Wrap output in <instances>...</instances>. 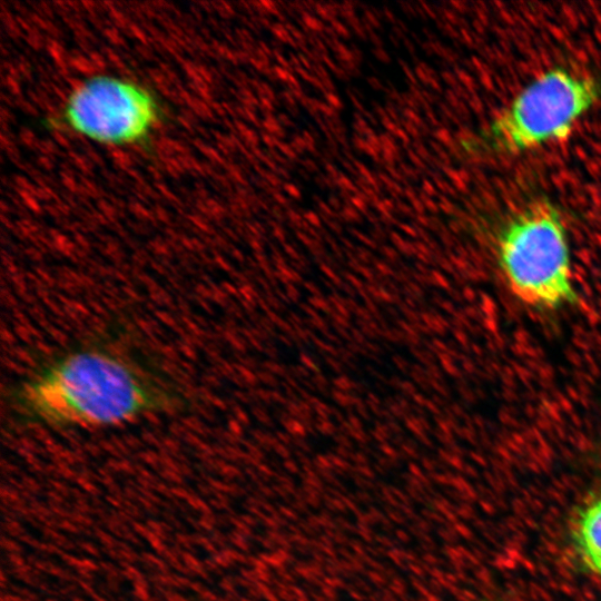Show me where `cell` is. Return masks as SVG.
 Wrapping results in <instances>:
<instances>
[{
    "label": "cell",
    "mask_w": 601,
    "mask_h": 601,
    "mask_svg": "<svg viewBox=\"0 0 601 601\" xmlns=\"http://www.w3.org/2000/svg\"><path fill=\"white\" fill-rule=\"evenodd\" d=\"M600 96L601 86L592 78L563 68L548 70L493 118L482 145L497 154H519L561 140Z\"/></svg>",
    "instance_id": "3"
},
{
    "label": "cell",
    "mask_w": 601,
    "mask_h": 601,
    "mask_svg": "<svg viewBox=\"0 0 601 601\" xmlns=\"http://www.w3.org/2000/svg\"><path fill=\"white\" fill-rule=\"evenodd\" d=\"M168 392L139 367L104 348L67 353L14 393L24 417L52 425L106 426L168 408Z\"/></svg>",
    "instance_id": "1"
},
{
    "label": "cell",
    "mask_w": 601,
    "mask_h": 601,
    "mask_svg": "<svg viewBox=\"0 0 601 601\" xmlns=\"http://www.w3.org/2000/svg\"><path fill=\"white\" fill-rule=\"evenodd\" d=\"M499 262L510 292L536 308H558L574 298L566 229L558 209L538 201L503 228Z\"/></svg>",
    "instance_id": "2"
},
{
    "label": "cell",
    "mask_w": 601,
    "mask_h": 601,
    "mask_svg": "<svg viewBox=\"0 0 601 601\" xmlns=\"http://www.w3.org/2000/svg\"><path fill=\"white\" fill-rule=\"evenodd\" d=\"M572 539L582 563L601 577V491L580 509L573 522Z\"/></svg>",
    "instance_id": "5"
},
{
    "label": "cell",
    "mask_w": 601,
    "mask_h": 601,
    "mask_svg": "<svg viewBox=\"0 0 601 601\" xmlns=\"http://www.w3.org/2000/svg\"><path fill=\"white\" fill-rule=\"evenodd\" d=\"M162 117L157 96L128 78L96 75L66 98L57 124L98 144L134 146L147 141Z\"/></svg>",
    "instance_id": "4"
}]
</instances>
